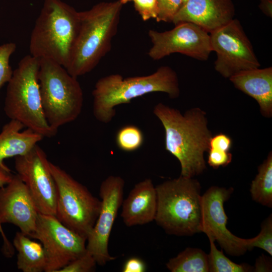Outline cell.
I'll use <instances>...</instances> for the list:
<instances>
[{"label":"cell","mask_w":272,"mask_h":272,"mask_svg":"<svg viewBox=\"0 0 272 272\" xmlns=\"http://www.w3.org/2000/svg\"><path fill=\"white\" fill-rule=\"evenodd\" d=\"M153 113L165 130V148L179 161L180 176L193 177L207 169L204 153L210 148L212 137L205 111L195 107L182 114L162 103Z\"/></svg>","instance_id":"1"},{"label":"cell","mask_w":272,"mask_h":272,"mask_svg":"<svg viewBox=\"0 0 272 272\" xmlns=\"http://www.w3.org/2000/svg\"><path fill=\"white\" fill-rule=\"evenodd\" d=\"M123 5L119 0L101 2L79 12V27L66 71L75 77L96 67L111 48Z\"/></svg>","instance_id":"2"},{"label":"cell","mask_w":272,"mask_h":272,"mask_svg":"<svg viewBox=\"0 0 272 272\" xmlns=\"http://www.w3.org/2000/svg\"><path fill=\"white\" fill-rule=\"evenodd\" d=\"M154 92L165 93L172 99L179 97L178 76L169 66H161L146 76L126 78L119 74L106 76L97 81L92 91L93 114L97 120L107 123L115 115L116 106Z\"/></svg>","instance_id":"3"},{"label":"cell","mask_w":272,"mask_h":272,"mask_svg":"<svg viewBox=\"0 0 272 272\" xmlns=\"http://www.w3.org/2000/svg\"><path fill=\"white\" fill-rule=\"evenodd\" d=\"M79 27V12L62 0H44L32 29L30 55L67 66Z\"/></svg>","instance_id":"4"},{"label":"cell","mask_w":272,"mask_h":272,"mask_svg":"<svg viewBox=\"0 0 272 272\" xmlns=\"http://www.w3.org/2000/svg\"><path fill=\"white\" fill-rule=\"evenodd\" d=\"M155 221L169 234L191 236L200 232L201 186L193 177L180 176L156 186Z\"/></svg>","instance_id":"5"},{"label":"cell","mask_w":272,"mask_h":272,"mask_svg":"<svg viewBox=\"0 0 272 272\" xmlns=\"http://www.w3.org/2000/svg\"><path fill=\"white\" fill-rule=\"evenodd\" d=\"M40 59L30 54L23 57L8 83L4 109L6 115L44 138L57 130L47 122L42 107L38 73Z\"/></svg>","instance_id":"6"},{"label":"cell","mask_w":272,"mask_h":272,"mask_svg":"<svg viewBox=\"0 0 272 272\" xmlns=\"http://www.w3.org/2000/svg\"><path fill=\"white\" fill-rule=\"evenodd\" d=\"M40 59L38 80L45 118L53 129L75 120L83 105V90L77 78L57 62Z\"/></svg>","instance_id":"7"},{"label":"cell","mask_w":272,"mask_h":272,"mask_svg":"<svg viewBox=\"0 0 272 272\" xmlns=\"http://www.w3.org/2000/svg\"><path fill=\"white\" fill-rule=\"evenodd\" d=\"M49 168L56 186V217L87 239L98 216L101 200L65 170L50 161Z\"/></svg>","instance_id":"8"},{"label":"cell","mask_w":272,"mask_h":272,"mask_svg":"<svg viewBox=\"0 0 272 272\" xmlns=\"http://www.w3.org/2000/svg\"><path fill=\"white\" fill-rule=\"evenodd\" d=\"M210 34L212 48L217 55L215 69L225 78L260 67L252 45L238 20L233 19Z\"/></svg>","instance_id":"9"},{"label":"cell","mask_w":272,"mask_h":272,"mask_svg":"<svg viewBox=\"0 0 272 272\" xmlns=\"http://www.w3.org/2000/svg\"><path fill=\"white\" fill-rule=\"evenodd\" d=\"M31 238L36 239L45 251V272H58L87 250V239L60 222L54 215L39 213Z\"/></svg>","instance_id":"10"},{"label":"cell","mask_w":272,"mask_h":272,"mask_svg":"<svg viewBox=\"0 0 272 272\" xmlns=\"http://www.w3.org/2000/svg\"><path fill=\"white\" fill-rule=\"evenodd\" d=\"M170 30L148 31L152 43L148 55L158 60L172 53H179L197 60H207L213 51L209 33L200 26L182 22Z\"/></svg>","instance_id":"11"},{"label":"cell","mask_w":272,"mask_h":272,"mask_svg":"<svg viewBox=\"0 0 272 272\" xmlns=\"http://www.w3.org/2000/svg\"><path fill=\"white\" fill-rule=\"evenodd\" d=\"M124 179L119 176L110 175L100 186L101 207L95 224L87 238L86 249L92 255L97 264L103 266L115 259L108 250L110 235L119 209L123 200Z\"/></svg>","instance_id":"12"},{"label":"cell","mask_w":272,"mask_h":272,"mask_svg":"<svg viewBox=\"0 0 272 272\" xmlns=\"http://www.w3.org/2000/svg\"><path fill=\"white\" fill-rule=\"evenodd\" d=\"M15 158L17 174L26 185L39 212L55 216L56 186L44 151L37 144Z\"/></svg>","instance_id":"13"},{"label":"cell","mask_w":272,"mask_h":272,"mask_svg":"<svg viewBox=\"0 0 272 272\" xmlns=\"http://www.w3.org/2000/svg\"><path fill=\"white\" fill-rule=\"evenodd\" d=\"M39 213L25 184L17 174L13 175L8 183L0 188V232L5 256H12L13 246L5 236L1 224H14L30 238L35 231Z\"/></svg>","instance_id":"14"},{"label":"cell","mask_w":272,"mask_h":272,"mask_svg":"<svg viewBox=\"0 0 272 272\" xmlns=\"http://www.w3.org/2000/svg\"><path fill=\"white\" fill-rule=\"evenodd\" d=\"M234 189L212 186L201 196L200 232L218 242L229 255L239 256L248 250L249 239L238 237L227 228L228 217L224 203L230 197Z\"/></svg>","instance_id":"15"},{"label":"cell","mask_w":272,"mask_h":272,"mask_svg":"<svg viewBox=\"0 0 272 272\" xmlns=\"http://www.w3.org/2000/svg\"><path fill=\"white\" fill-rule=\"evenodd\" d=\"M235 14L232 0H187L172 23L190 22L210 33L232 21Z\"/></svg>","instance_id":"16"},{"label":"cell","mask_w":272,"mask_h":272,"mask_svg":"<svg viewBox=\"0 0 272 272\" xmlns=\"http://www.w3.org/2000/svg\"><path fill=\"white\" fill-rule=\"evenodd\" d=\"M121 217L127 227L143 225L155 220L157 208L156 187L151 179L137 183L123 200Z\"/></svg>","instance_id":"17"},{"label":"cell","mask_w":272,"mask_h":272,"mask_svg":"<svg viewBox=\"0 0 272 272\" xmlns=\"http://www.w3.org/2000/svg\"><path fill=\"white\" fill-rule=\"evenodd\" d=\"M235 88L255 99L262 116H272V67L240 72L229 79Z\"/></svg>","instance_id":"18"},{"label":"cell","mask_w":272,"mask_h":272,"mask_svg":"<svg viewBox=\"0 0 272 272\" xmlns=\"http://www.w3.org/2000/svg\"><path fill=\"white\" fill-rule=\"evenodd\" d=\"M19 121L10 119L2 127L0 132V167L11 169L5 164L6 159L27 154L43 139L33 130L26 128Z\"/></svg>","instance_id":"19"},{"label":"cell","mask_w":272,"mask_h":272,"mask_svg":"<svg viewBox=\"0 0 272 272\" xmlns=\"http://www.w3.org/2000/svg\"><path fill=\"white\" fill-rule=\"evenodd\" d=\"M13 247L17 251V268L23 272L45 271L47 259L42 244L32 240L21 231L13 239Z\"/></svg>","instance_id":"20"},{"label":"cell","mask_w":272,"mask_h":272,"mask_svg":"<svg viewBox=\"0 0 272 272\" xmlns=\"http://www.w3.org/2000/svg\"><path fill=\"white\" fill-rule=\"evenodd\" d=\"M171 272H208V254L202 249L187 247L166 263Z\"/></svg>","instance_id":"21"},{"label":"cell","mask_w":272,"mask_h":272,"mask_svg":"<svg viewBox=\"0 0 272 272\" xmlns=\"http://www.w3.org/2000/svg\"><path fill=\"white\" fill-rule=\"evenodd\" d=\"M250 192L252 198L263 206L272 207V153L258 167V173L252 181Z\"/></svg>","instance_id":"22"},{"label":"cell","mask_w":272,"mask_h":272,"mask_svg":"<svg viewBox=\"0 0 272 272\" xmlns=\"http://www.w3.org/2000/svg\"><path fill=\"white\" fill-rule=\"evenodd\" d=\"M210 252L208 254L209 269L210 272H247L253 270L252 267L246 264H237L227 257L223 251L219 250L215 241L209 238Z\"/></svg>","instance_id":"23"},{"label":"cell","mask_w":272,"mask_h":272,"mask_svg":"<svg viewBox=\"0 0 272 272\" xmlns=\"http://www.w3.org/2000/svg\"><path fill=\"white\" fill-rule=\"evenodd\" d=\"M117 147L125 152H132L141 147L144 141L142 131L138 127L127 125L120 128L116 135Z\"/></svg>","instance_id":"24"},{"label":"cell","mask_w":272,"mask_h":272,"mask_svg":"<svg viewBox=\"0 0 272 272\" xmlns=\"http://www.w3.org/2000/svg\"><path fill=\"white\" fill-rule=\"evenodd\" d=\"M260 233L255 237L249 239L248 250L254 247L261 248L272 255V217L271 215L261 224Z\"/></svg>","instance_id":"25"},{"label":"cell","mask_w":272,"mask_h":272,"mask_svg":"<svg viewBox=\"0 0 272 272\" xmlns=\"http://www.w3.org/2000/svg\"><path fill=\"white\" fill-rule=\"evenodd\" d=\"M16 49V45L13 42L0 45V90L12 77L13 71L10 64V59Z\"/></svg>","instance_id":"26"},{"label":"cell","mask_w":272,"mask_h":272,"mask_svg":"<svg viewBox=\"0 0 272 272\" xmlns=\"http://www.w3.org/2000/svg\"><path fill=\"white\" fill-rule=\"evenodd\" d=\"M158 15L155 19L157 22H172L176 14L183 6L182 0H157Z\"/></svg>","instance_id":"27"},{"label":"cell","mask_w":272,"mask_h":272,"mask_svg":"<svg viewBox=\"0 0 272 272\" xmlns=\"http://www.w3.org/2000/svg\"><path fill=\"white\" fill-rule=\"evenodd\" d=\"M97 262L94 257L87 250L58 272H91L95 269Z\"/></svg>","instance_id":"28"},{"label":"cell","mask_w":272,"mask_h":272,"mask_svg":"<svg viewBox=\"0 0 272 272\" xmlns=\"http://www.w3.org/2000/svg\"><path fill=\"white\" fill-rule=\"evenodd\" d=\"M135 10L144 21L156 19L158 15L157 0H133Z\"/></svg>","instance_id":"29"},{"label":"cell","mask_w":272,"mask_h":272,"mask_svg":"<svg viewBox=\"0 0 272 272\" xmlns=\"http://www.w3.org/2000/svg\"><path fill=\"white\" fill-rule=\"evenodd\" d=\"M208 152V163L214 169L227 166L232 159V155L229 151L209 148Z\"/></svg>","instance_id":"30"},{"label":"cell","mask_w":272,"mask_h":272,"mask_svg":"<svg viewBox=\"0 0 272 272\" xmlns=\"http://www.w3.org/2000/svg\"><path fill=\"white\" fill-rule=\"evenodd\" d=\"M232 146V140L228 135L220 133L212 136L210 141V148L229 152Z\"/></svg>","instance_id":"31"},{"label":"cell","mask_w":272,"mask_h":272,"mask_svg":"<svg viewBox=\"0 0 272 272\" xmlns=\"http://www.w3.org/2000/svg\"><path fill=\"white\" fill-rule=\"evenodd\" d=\"M146 270L145 262L136 257H132L127 259L122 268L123 272H144Z\"/></svg>","instance_id":"32"},{"label":"cell","mask_w":272,"mask_h":272,"mask_svg":"<svg viewBox=\"0 0 272 272\" xmlns=\"http://www.w3.org/2000/svg\"><path fill=\"white\" fill-rule=\"evenodd\" d=\"M271 261L263 255L259 256L256 261L253 271H271Z\"/></svg>","instance_id":"33"},{"label":"cell","mask_w":272,"mask_h":272,"mask_svg":"<svg viewBox=\"0 0 272 272\" xmlns=\"http://www.w3.org/2000/svg\"><path fill=\"white\" fill-rule=\"evenodd\" d=\"M258 7L265 16L272 18V0H259Z\"/></svg>","instance_id":"34"},{"label":"cell","mask_w":272,"mask_h":272,"mask_svg":"<svg viewBox=\"0 0 272 272\" xmlns=\"http://www.w3.org/2000/svg\"><path fill=\"white\" fill-rule=\"evenodd\" d=\"M13 176L11 171L0 167V188L8 184L11 180Z\"/></svg>","instance_id":"35"},{"label":"cell","mask_w":272,"mask_h":272,"mask_svg":"<svg viewBox=\"0 0 272 272\" xmlns=\"http://www.w3.org/2000/svg\"><path fill=\"white\" fill-rule=\"evenodd\" d=\"M121 3L123 5L126 3L133 1V0H119Z\"/></svg>","instance_id":"36"},{"label":"cell","mask_w":272,"mask_h":272,"mask_svg":"<svg viewBox=\"0 0 272 272\" xmlns=\"http://www.w3.org/2000/svg\"><path fill=\"white\" fill-rule=\"evenodd\" d=\"M183 2V5L187 2V0H182Z\"/></svg>","instance_id":"37"}]
</instances>
